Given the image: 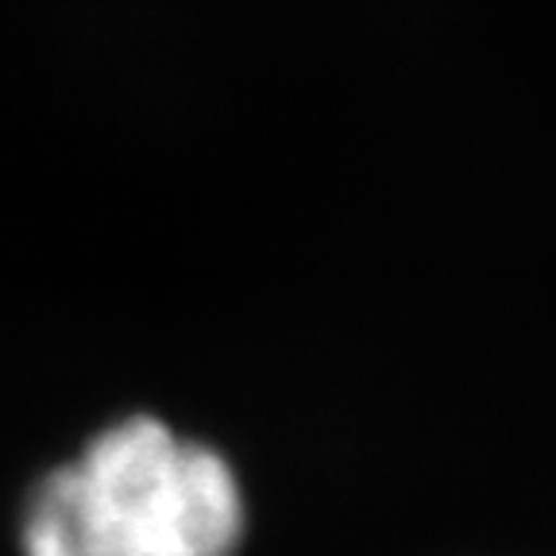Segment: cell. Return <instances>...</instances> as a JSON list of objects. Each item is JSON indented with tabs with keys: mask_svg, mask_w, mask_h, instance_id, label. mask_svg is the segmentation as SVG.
<instances>
[{
	"mask_svg": "<svg viewBox=\"0 0 556 556\" xmlns=\"http://www.w3.org/2000/svg\"><path fill=\"white\" fill-rule=\"evenodd\" d=\"M248 503L217 448L148 414L89 437L47 471L20 518L24 556H240Z\"/></svg>",
	"mask_w": 556,
	"mask_h": 556,
	"instance_id": "1",
	"label": "cell"
}]
</instances>
